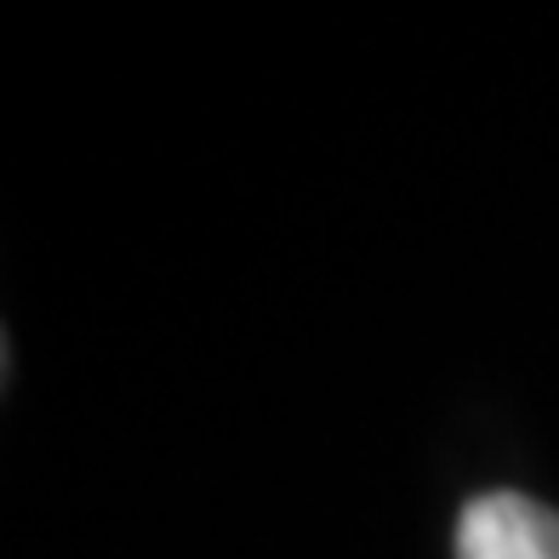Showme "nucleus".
Returning a JSON list of instances; mask_svg holds the SVG:
<instances>
[{
	"instance_id": "obj_1",
	"label": "nucleus",
	"mask_w": 559,
	"mask_h": 559,
	"mask_svg": "<svg viewBox=\"0 0 559 559\" xmlns=\"http://www.w3.org/2000/svg\"><path fill=\"white\" fill-rule=\"evenodd\" d=\"M456 559H559V514L537 497L486 491L456 514Z\"/></svg>"
}]
</instances>
